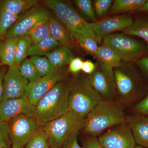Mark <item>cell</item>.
<instances>
[{"instance_id":"cell-1","label":"cell","mask_w":148,"mask_h":148,"mask_svg":"<svg viewBox=\"0 0 148 148\" xmlns=\"http://www.w3.org/2000/svg\"><path fill=\"white\" fill-rule=\"evenodd\" d=\"M126 123L122 105L112 100L103 99L85 118L84 131L92 137L106 130Z\"/></svg>"},{"instance_id":"cell-2","label":"cell","mask_w":148,"mask_h":148,"mask_svg":"<svg viewBox=\"0 0 148 148\" xmlns=\"http://www.w3.org/2000/svg\"><path fill=\"white\" fill-rule=\"evenodd\" d=\"M71 86L61 81L38 102L34 117L39 126H43L68 112Z\"/></svg>"},{"instance_id":"cell-3","label":"cell","mask_w":148,"mask_h":148,"mask_svg":"<svg viewBox=\"0 0 148 148\" xmlns=\"http://www.w3.org/2000/svg\"><path fill=\"white\" fill-rule=\"evenodd\" d=\"M137 68L135 63L122 61L120 66L113 69L116 95L121 105L131 103L147 92V88Z\"/></svg>"},{"instance_id":"cell-4","label":"cell","mask_w":148,"mask_h":148,"mask_svg":"<svg viewBox=\"0 0 148 148\" xmlns=\"http://www.w3.org/2000/svg\"><path fill=\"white\" fill-rule=\"evenodd\" d=\"M103 99L92 87L88 77H83L72 84L69 111L85 119Z\"/></svg>"},{"instance_id":"cell-5","label":"cell","mask_w":148,"mask_h":148,"mask_svg":"<svg viewBox=\"0 0 148 148\" xmlns=\"http://www.w3.org/2000/svg\"><path fill=\"white\" fill-rule=\"evenodd\" d=\"M84 121L85 119L68 110L42 127L47 135L50 147L61 148L72 135L83 129Z\"/></svg>"},{"instance_id":"cell-6","label":"cell","mask_w":148,"mask_h":148,"mask_svg":"<svg viewBox=\"0 0 148 148\" xmlns=\"http://www.w3.org/2000/svg\"><path fill=\"white\" fill-rule=\"evenodd\" d=\"M45 3L71 32L91 37L98 43H101V39L92 31L90 22L83 18L69 2L60 0H47Z\"/></svg>"},{"instance_id":"cell-7","label":"cell","mask_w":148,"mask_h":148,"mask_svg":"<svg viewBox=\"0 0 148 148\" xmlns=\"http://www.w3.org/2000/svg\"><path fill=\"white\" fill-rule=\"evenodd\" d=\"M103 42L113 48L126 63H135L140 58L148 56V45L122 33H116L103 38Z\"/></svg>"},{"instance_id":"cell-8","label":"cell","mask_w":148,"mask_h":148,"mask_svg":"<svg viewBox=\"0 0 148 148\" xmlns=\"http://www.w3.org/2000/svg\"><path fill=\"white\" fill-rule=\"evenodd\" d=\"M8 125L12 148L24 147L40 127L34 117L25 114L14 117Z\"/></svg>"},{"instance_id":"cell-9","label":"cell","mask_w":148,"mask_h":148,"mask_svg":"<svg viewBox=\"0 0 148 148\" xmlns=\"http://www.w3.org/2000/svg\"><path fill=\"white\" fill-rule=\"evenodd\" d=\"M88 78L92 87L103 99L112 100L116 96L113 69L98 62L96 70Z\"/></svg>"},{"instance_id":"cell-10","label":"cell","mask_w":148,"mask_h":148,"mask_svg":"<svg viewBox=\"0 0 148 148\" xmlns=\"http://www.w3.org/2000/svg\"><path fill=\"white\" fill-rule=\"evenodd\" d=\"M98 140L103 148H135L136 146L126 123L113 127L100 136Z\"/></svg>"},{"instance_id":"cell-11","label":"cell","mask_w":148,"mask_h":148,"mask_svg":"<svg viewBox=\"0 0 148 148\" xmlns=\"http://www.w3.org/2000/svg\"><path fill=\"white\" fill-rule=\"evenodd\" d=\"M64 73L61 69H55L52 73L41 77L36 81L29 82L26 96L32 104L36 106L42 97L64 79Z\"/></svg>"},{"instance_id":"cell-12","label":"cell","mask_w":148,"mask_h":148,"mask_svg":"<svg viewBox=\"0 0 148 148\" xmlns=\"http://www.w3.org/2000/svg\"><path fill=\"white\" fill-rule=\"evenodd\" d=\"M29 83L21 75L18 66L15 65L9 67L4 77L3 101L21 98L26 95Z\"/></svg>"},{"instance_id":"cell-13","label":"cell","mask_w":148,"mask_h":148,"mask_svg":"<svg viewBox=\"0 0 148 148\" xmlns=\"http://www.w3.org/2000/svg\"><path fill=\"white\" fill-rule=\"evenodd\" d=\"M134 19L132 16L126 14L113 15L90 23L92 31L98 37L103 38L106 36L124 31L130 27Z\"/></svg>"},{"instance_id":"cell-14","label":"cell","mask_w":148,"mask_h":148,"mask_svg":"<svg viewBox=\"0 0 148 148\" xmlns=\"http://www.w3.org/2000/svg\"><path fill=\"white\" fill-rule=\"evenodd\" d=\"M35 113L36 106L32 104L26 95L0 103V119L7 123L19 115L34 117Z\"/></svg>"},{"instance_id":"cell-15","label":"cell","mask_w":148,"mask_h":148,"mask_svg":"<svg viewBox=\"0 0 148 148\" xmlns=\"http://www.w3.org/2000/svg\"><path fill=\"white\" fill-rule=\"evenodd\" d=\"M49 15L48 12L44 10L35 8L31 9L18 16L15 23L9 29L5 38L20 37L27 34L39 21Z\"/></svg>"},{"instance_id":"cell-16","label":"cell","mask_w":148,"mask_h":148,"mask_svg":"<svg viewBox=\"0 0 148 148\" xmlns=\"http://www.w3.org/2000/svg\"><path fill=\"white\" fill-rule=\"evenodd\" d=\"M126 123L138 145L148 148V116L137 114L126 118Z\"/></svg>"},{"instance_id":"cell-17","label":"cell","mask_w":148,"mask_h":148,"mask_svg":"<svg viewBox=\"0 0 148 148\" xmlns=\"http://www.w3.org/2000/svg\"><path fill=\"white\" fill-rule=\"evenodd\" d=\"M50 36L61 45L72 49L76 41L71 32L56 16H49Z\"/></svg>"},{"instance_id":"cell-18","label":"cell","mask_w":148,"mask_h":148,"mask_svg":"<svg viewBox=\"0 0 148 148\" xmlns=\"http://www.w3.org/2000/svg\"><path fill=\"white\" fill-rule=\"evenodd\" d=\"M95 56L98 62L113 69L121 65L122 60L117 52L113 48L104 42L98 47Z\"/></svg>"},{"instance_id":"cell-19","label":"cell","mask_w":148,"mask_h":148,"mask_svg":"<svg viewBox=\"0 0 148 148\" xmlns=\"http://www.w3.org/2000/svg\"><path fill=\"white\" fill-rule=\"evenodd\" d=\"M19 37L7 38L0 42V59L2 65L12 67L15 65L16 46Z\"/></svg>"},{"instance_id":"cell-20","label":"cell","mask_w":148,"mask_h":148,"mask_svg":"<svg viewBox=\"0 0 148 148\" xmlns=\"http://www.w3.org/2000/svg\"><path fill=\"white\" fill-rule=\"evenodd\" d=\"M45 56L55 69H61L69 65L72 59L75 57L71 49L62 45L59 46Z\"/></svg>"},{"instance_id":"cell-21","label":"cell","mask_w":148,"mask_h":148,"mask_svg":"<svg viewBox=\"0 0 148 148\" xmlns=\"http://www.w3.org/2000/svg\"><path fill=\"white\" fill-rule=\"evenodd\" d=\"M122 33L130 36H134L143 39L148 45V14L138 16L130 27Z\"/></svg>"},{"instance_id":"cell-22","label":"cell","mask_w":148,"mask_h":148,"mask_svg":"<svg viewBox=\"0 0 148 148\" xmlns=\"http://www.w3.org/2000/svg\"><path fill=\"white\" fill-rule=\"evenodd\" d=\"M37 4V1L34 0L0 1V4L5 10L18 16L34 8Z\"/></svg>"},{"instance_id":"cell-23","label":"cell","mask_w":148,"mask_h":148,"mask_svg":"<svg viewBox=\"0 0 148 148\" xmlns=\"http://www.w3.org/2000/svg\"><path fill=\"white\" fill-rule=\"evenodd\" d=\"M146 0H115L110 9L112 15L125 14L130 12L138 11L145 2Z\"/></svg>"},{"instance_id":"cell-24","label":"cell","mask_w":148,"mask_h":148,"mask_svg":"<svg viewBox=\"0 0 148 148\" xmlns=\"http://www.w3.org/2000/svg\"><path fill=\"white\" fill-rule=\"evenodd\" d=\"M61 45L60 44L50 36L42 40L39 42L32 45L29 52L30 56L46 55Z\"/></svg>"},{"instance_id":"cell-25","label":"cell","mask_w":148,"mask_h":148,"mask_svg":"<svg viewBox=\"0 0 148 148\" xmlns=\"http://www.w3.org/2000/svg\"><path fill=\"white\" fill-rule=\"evenodd\" d=\"M49 16L39 21L27 33L32 40L33 44L50 36Z\"/></svg>"},{"instance_id":"cell-26","label":"cell","mask_w":148,"mask_h":148,"mask_svg":"<svg viewBox=\"0 0 148 148\" xmlns=\"http://www.w3.org/2000/svg\"><path fill=\"white\" fill-rule=\"evenodd\" d=\"M32 45V40L28 34L19 37L15 56V64L16 66H19L27 58Z\"/></svg>"},{"instance_id":"cell-27","label":"cell","mask_w":148,"mask_h":148,"mask_svg":"<svg viewBox=\"0 0 148 148\" xmlns=\"http://www.w3.org/2000/svg\"><path fill=\"white\" fill-rule=\"evenodd\" d=\"M18 16L5 10L0 4V42L5 39L9 29L15 23Z\"/></svg>"},{"instance_id":"cell-28","label":"cell","mask_w":148,"mask_h":148,"mask_svg":"<svg viewBox=\"0 0 148 148\" xmlns=\"http://www.w3.org/2000/svg\"><path fill=\"white\" fill-rule=\"evenodd\" d=\"M18 69L21 75L29 82L36 81L41 77L29 58L25 59L18 66Z\"/></svg>"},{"instance_id":"cell-29","label":"cell","mask_w":148,"mask_h":148,"mask_svg":"<svg viewBox=\"0 0 148 148\" xmlns=\"http://www.w3.org/2000/svg\"><path fill=\"white\" fill-rule=\"evenodd\" d=\"M71 32L75 39L85 51L91 55L95 56L98 47V43L95 39L79 33Z\"/></svg>"},{"instance_id":"cell-30","label":"cell","mask_w":148,"mask_h":148,"mask_svg":"<svg viewBox=\"0 0 148 148\" xmlns=\"http://www.w3.org/2000/svg\"><path fill=\"white\" fill-rule=\"evenodd\" d=\"M47 135L40 126L36 134L29 140L24 148H50Z\"/></svg>"},{"instance_id":"cell-31","label":"cell","mask_w":148,"mask_h":148,"mask_svg":"<svg viewBox=\"0 0 148 148\" xmlns=\"http://www.w3.org/2000/svg\"><path fill=\"white\" fill-rule=\"evenodd\" d=\"M29 59L36 66L41 77L47 75L55 70L46 56H32Z\"/></svg>"},{"instance_id":"cell-32","label":"cell","mask_w":148,"mask_h":148,"mask_svg":"<svg viewBox=\"0 0 148 148\" xmlns=\"http://www.w3.org/2000/svg\"><path fill=\"white\" fill-rule=\"evenodd\" d=\"M74 2L82 14L91 21L90 23L97 21L92 1L90 0H76L74 1Z\"/></svg>"},{"instance_id":"cell-33","label":"cell","mask_w":148,"mask_h":148,"mask_svg":"<svg viewBox=\"0 0 148 148\" xmlns=\"http://www.w3.org/2000/svg\"><path fill=\"white\" fill-rule=\"evenodd\" d=\"M113 1L112 0L94 1L93 7L96 16L102 18L106 16L109 12Z\"/></svg>"},{"instance_id":"cell-34","label":"cell","mask_w":148,"mask_h":148,"mask_svg":"<svg viewBox=\"0 0 148 148\" xmlns=\"http://www.w3.org/2000/svg\"><path fill=\"white\" fill-rule=\"evenodd\" d=\"M11 142L9 134L8 123L0 119V147L10 148Z\"/></svg>"},{"instance_id":"cell-35","label":"cell","mask_w":148,"mask_h":148,"mask_svg":"<svg viewBox=\"0 0 148 148\" xmlns=\"http://www.w3.org/2000/svg\"><path fill=\"white\" fill-rule=\"evenodd\" d=\"M84 61L80 57H75L73 58L69 64L68 71L69 73L76 75L82 71Z\"/></svg>"},{"instance_id":"cell-36","label":"cell","mask_w":148,"mask_h":148,"mask_svg":"<svg viewBox=\"0 0 148 148\" xmlns=\"http://www.w3.org/2000/svg\"><path fill=\"white\" fill-rule=\"evenodd\" d=\"M134 110L138 114L148 116V92L145 98L135 105Z\"/></svg>"},{"instance_id":"cell-37","label":"cell","mask_w":148,"mask_h":148,"mask_svg":"<svg viewBox=\"0 0 148 148\" xmlns=\"http://www.w3.org/2000/svg\"><path fill=\"white\" fill-rule=\"evenodd\" d=\"M79 132L72 135L64 143L61 148H84L80 145L78 141Z\"/></svg>"},{"instance_id":"cell-38","label":"cell","mask_w":148,"mask_h":148,"mask_svg":"<svg viewBox=\"0 0 148 148\" xmlns=\"http://www.w3.org/2000/svg\"><path fill=\"white\" fill-rule=\"evenodd\" d=\"M135 64L138 69L148 78V56L138 59Z\"/></svg>"},{"instance_id":"cell-39","label":"cell","mask_w":148,"mask_h":148,"mask_svg":"<svg viewBox=\"0 0 148 148\" xmlns=\"http://www.w3.org/2000/svg\"><path fill=\"white\" fill-rule=\"evenodd\" d=\"M97 68V64L90 60L84 61L82 71L84 73L90 75L93 73Z\"/></svg>"},{"instance_id":"cell-40","label":"cell","mask_w":148,"mask_h":148,"mask_svg":"<svg viewBox=\"0 0 148 148\" xmlns=\"http://www.w3.org/2000/svg\"><path fill=\"white\" fill-rule=\"evenodd\" d=\"M84 148H103L95 137H89L86 139L83 143Z\"/></svg>"},{"instance_id":"cell-41","label":"cell","mask_w":148,"mask_h":148,"mask_svg":"<svg viewBox=\"0 0 148 148\" xmlns=\"http://www.w3.org/2000/svg\"><path fill=\"white\" fill-rule=\"evenodd\" d=\"M6 69L5 67H2L0 69V103L3 101V79L6 72Z\"/></svg>"},{"instance_id":"cell-42","label":"cell","mask_w":148,"mask_h":148,"mask_svg":"<svg viewBox=\"0 0 148 148\" xmlns=\"http://www.w3.org/2000/svg\"><path fill=\"white\" fill-rule=\"evenodd\" d=\"M138 12L148 14V0H146L143 6L139 10Z\"/></svg>"},{"instance_id":"cell-43","label":"cell","mask_w":148,"mask_h":148,"mask_svg":"<svg viewBox=\"0 0 148 148\" xmlns=\"http://www.w3.org/2000/svg\"><path fill=\"white\" fill-rule=\"evenodd\" d=\"M135 148H145L143 147H141V146L138 145V146H136V147H135Z\"/></svg>"},{"instance_id":"cell-44","label":"cell","mask_w":148,"mask_h":148,"mask_svg":"<svg viewBox=\"0 0 148 148\" xmlns=\"http://www.w3.org/2000/svg\"><path fill=\"white\" fill-rule=\"evenodd\" d=\"M1 65V59H0V66Z\"/></svg>"},{"instance_id":"cell-45","label":"cell","mask_w":148,"mask_h":148,"mask_svg":"<svg viewBox=\"0 0 148 148\" xmlns=\"http://www.w3.org/2000/svg\"><path fill=\"white\" fill-rule=\"evenodd\" d=\"M50 148H52V147H50Z\"/></svg>"},{"instance_id":"cell-46","label":"cell","mask_w":148,"mask_h":148,"mask_svg":"<svg viewBox=\"0 0 148 148\" xmlns=\"http://www.w3.org/2000/svg\"><path fill=\"white\" fill-rule=\"evenodd\" d=\"M0 148H3V147H0Z\"/></svg>"},{"instance_id":"cell-47","label":"cell","mask_w":148,"mask_h":148,"mask_svg":"<svg viewBox=\"0 0 148 148\" xmlns=\"http://www.w3.org/2000/svg\"><path fill=\"white\" fill-rule=\"evenodd\" d=\"M24 148V147H23V148Z\"/></svg>"}]
</instances>
